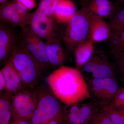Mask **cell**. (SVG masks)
I'll list each match as a JSON object with an SVG mask.
<instances>
[{
  "mask_svg": "<svg viewBox=\"0 0 124 124\" xmlns=\"http://www.w3.org/2000/svg\"><path fill=\"white\" fill-rule=\"evenodd\" d=\"M90 15L87 7H84L64 23L66 25L62 33V39L70 51H74L78 46L89 38Z\"/></svg>",
  "mask_w": 124,
  "mask_h": 124,
  "instance_id": "obj_4",
  "label": "cell"
},
{
  "mask_svg": "<svg viewBox=\"0 0 124 124\" xmlns=\"http://www.w3.org/2000/svg\"><path fill=\"white\" fill-rule=\"evenodd\" d=\"M110 52L115 58L117 68L122 76L124 77V54L113 50H111Z\"/></svg>",
  "mask_w": 124,
  "mask_h": 124,
  "instance_id": "obj_26",
  "label": "cell"
},
{
  "mask_svg": "<svg viewBox=\"0 0 124 124\" xmlns=\"http://www.w3.org/2000/svg\"><path fill=\"white\" fill-rule=\"evenodd\" d=\"M28 24L33 32L46 41L56 36L53 17L36 10L28 16Z\"/></svg>",
  "mask_w": 124,
  "mask_h": 124,
  "instance_id": "obj_9",
  "label": "cell"
},
{
  "mask_svg": "<svg viewBox=\"0 0 124 124\" xmlns=\"http://www.w3.org/2000/svg\"><path fill=\"white\" fill-rule=\"evenodd\" d=\"M92 97L101 107L110 103L119 89L116 78L85 77Z\"/></svg>",
  "mask_w": 124,
  "mask_h": 124,
  "instance_id": "obj_5",
  "label": "cell"
},
{
  "mask_svg": "<svg viewBox=\"0 0 124 124\" xmlns=\"http://www.w3.org/2000/svg\"><path fill=\"white\" fill-rule=\"evenodd\" d=\"M8 0H0V3L1 5L5 4L7 3Z\"/></svg>",
  "mask_w": 124,
  "mask_h": 124,
  "instance_id": "obj_32",
  "label": "cell"
},
{
  "mask_svg": "<svg viewBox=\"0 0 124 124\" xmlns=\"http://www.w3.org/2000/svg\"><path fill=\"white\" fill-rule=\"evenodd\" d=\"M6 85V80L4 73L1 70L0 71V93L5 91Z\"/></svg>",
  "mask_w": 124,
  "mask_h": 124,
  "instance_id": "obj_29",
  "label": "cell"
},
{
  "mask_svg": "<svg viewBox=\"0 0 124 124\" xmlns=\"http://www.w3.org/2000/svg\"><path fill=\"white\" fill-rule=\"evenodd\" d=\"M10 59L20 76L23 88H35L39 85L46 70L28 51L23 47L18 48Z\"/></svg>",
  "mask_w": 124,
  "mask_h": 124,
  "instance_id": "obj_2",
  "label": "cell"
},
{
  "mask_svg": "<svg viewBox=\"0 0 124 124\" xmlns=\"http://www.w3.org/2000/svg\"><path fill=\"white\" fill-rule=\"evenodd\" d=\"M17 2L23 5L28 9H33L36 6L35 1L34 0H16Z\"/></svg>",
  "mask_w": 124,
  "mask_h": 124,
  "instance_id": "obj_28",
  "label": "cell"
},
{
  "mask_svg": "<svg viewBox=\"0 0 124 124\" xmlns=\"http://www.w3.org/2000/svg\"><path fill=\"white\" fill-rule=\"evenodd\" d=\"M18 48L13 31L3 23L0 24V64L4 65Z\"/></svg>",
  "mask_w": 124,
  "mask_h": 124,
  "instance_id": "obj_10",
  "label": "cell"
},
{
  "mask_svg": "<svg viewBox=\"0 0 124 124\" xmlns=\"http://www.w3.org/2000/svg\"><path fill=\"white\" fill-rule=\"evenodd\" d=\"M122 0L123 2H124V0Z\"/></svg>",
  "mask_w": 124,
  "mask_h": 124,
  "instance_id": "obj_35",
  "label": "cell"
},
{
  "mask_svg": "<svg viewBox=\"0 0 124 124\" xmlns=\"http://www.w3.org/2000/svg\"><path fill=\"white\" fill-rule=\"evenodd\" d=\"M84 69L86 73L91 74L92 78H116L114 67L106 54L101 50L94 51L90 59L85 64Z\"/></svg>",
  "mask_w": 124,
  "mask_h": 124,
  "instance_id": "obj_8",
  "label": "cell"
},
{
  "mask_svg": "<svg viewBox=\"0 0 124 124\" xmlns=\"http://www.w3.org/2000/svg\"><path fill=\"white\" fill-rule=\"evenodd\" d=\"M46 54L51 67L59 68L63 66L66 55L60 41L56 36L45 42Z\"/></svg>",
  "mask_w": 124,
  "mask_h": 124,
  "instance_id": "obj_12",
  "label": "cell"
},
{
  "mask_svg": "<svg viewBox=\"0 0 124 124\" xmlns=\"http://www.w3.org/2000/svg\"><path fill=\"white\" fill-rule=\"evenodd\" d=\"M8 3L14 10L20 15L23 16H27L29 14V10L28 9L23 5L17 2L16 0L15 1L8 2Z\"/></svg>",
  "mask_w": 124,
  "mask_h": 124,
  "instance_id": "obj_27",
  "label": "cell"
},
{
  "mask_svg": "<svg viewBox=\"0 0 124 124\" xmlns=\"http://www.w3.org/2000/svg\"><path fill=\"white\" fill-rule=\"evenodd\" d=\"M88 124H113L107 111L103 108L93 116Z\"/></svg>",
  "mask_w": 124,
  "mask_h": 124,
  "instance_id": "obj_24",
  "label": "cell"
},
{
  "mask_svg": "<svg viewBox=\"0 0 124 124\" xmlns=\"http://www.w3.org/2000/svg\"><path fill=\"white\" fill-rule=\"evenodd\" d=\"M86 7L90 13L103 19L110 17L115 11L109 0H93Z\"/></svg>",
  "mask_w": 124,
  "mask_h": 124,
  "instance_id": "obj_18",
  "label": "cell"
},
{
  "mask_svg": "<svg viewBox=\"0 0 124 124\" xmlns=\"http://www.w3.org/2000/svg\"><path fill=\"white\" fill-rule=\"evenodd\" d=\"M13 94L4 91L0 94V124H11L15 120L11 100Z\"/></svg>",
  "mask_w": 124,
  "mask_h": 124,
  "instance_id": "obj_16",
  "label": "cell"
},
{
  "mask_svg": "<svg viewBox=\"0 0 124 124\" xmlns=\"http://www.w3.org/2000/svg\"><path fill=\"white\" fill-rule=\"evenodd\" d=\"M11 124H32L31 117L18 118Z\"/></svg>",
  "mask_w": 124,
  "mask_h": 124,
  "instance_id": "obj_31",
  "label": "cell"
},
{
  "mask_svg": "<svg viewBox=\"0 0 124 124\" xmlns=\"http://www.w3.org/2000/svg\"><path fill=\"white\" fill-rule=\"evenodd\" d=\"M61 0H42L37 10L45 14L53 17L57 6Z\"/></svg>",
  "mask_w": 124,
  "mask_h": 124,
  "instance_id": "obj_22",
  "label": "cell"
},
{
  "mask_svg": "<svg viewBox=\"0 0 124 124\" xmlns=\"http://www.w3.org/2000/svg\"><path fill=\"white\" fill-rule=\"evenodd\" d=\"M95 42L89 38L74 50L76 68L80 70L92 57L94 52Z\"/></svg>",
  "mask_w": 124,
  "mask_h": 124,
  "instance_id": "obj_15",
  "label": "cell"
},
{
  "mask_svg": "<svg viewBox=\"0 0 124 124\" xmlns=\"http://www.w3.org/2000/svg\"></svg>",
  "mask_w": 124,
  "mask_h": 124,
  "instance_id": "obj_36",
  "label": "cell"
},
{
  "mask_svg": "<svg viewBox=\"0 0 124 124\" xmlns=\"http://www.w3.org/2000/svg\"><path fill=\"white\" fill-rule=\"evenodd\" d=\"M109 105L117 110H124V87L120 88Z\"/></svg>",
  "mask_w": 124,
  "mask_h": 124,
  "instance_id": "obj_25",
  "label": "cell"
},
{
  "mask_svg": "<svg viewBox=\"0 0 124 124\" xmlns=\"http://www.w3.org/2000/svg\"><path fill=\"white\" fill-rule=\"evenodd\" d=\"M108 40L111 50L124 54V31L111 32Z\"/></svg>",
  "mask_w": 124,
  "mask_h": 124,
  "instance_id": "obj_21",
  "label": "cell"
},
{
  "mask_svg": "<svg viewBox=\"0 0 124 124\" xmlns=\"http://www.w3.org/2000/svg\"><path fill=\"white\" fill-rule=\"evenodd\" d=\"M121 80L122 81L123 83L124 84V77L122 76V78H121Z\"/></svg>",
  "mask_w": 124,
  "mask_h": 124,
  "instance_id": "obj_33",
  "label": "cell"
},
{
  "mask_svg": "<svg viewBox=\"0 0 124 124\" xmlns=\"http://www.w3.org/2000/svg\"><path fill=\"white\" fill-rule=\"evenodd\" d=\"M37 103V87H23L20 91L14 94L11 106L15 119L31 117L36 109Z\"/></svg>",
  "mask_w": 124,
  "mask_h": 124,
  "instance_id": "obj_6",
  "label": "cell"
},
{
  "mask_svg": "<svg viewBox=\"0 0 124 124\" xmlns=\"http://www.w3.org/2000/svg\"><path fill=\"white\" fill-rule=\"evenodd\" d=\"M69 124V123H68V122H66V123H65V124Z\"/></svg>",
  "mask_w": 124,
  "mask_h": 124,
  "instance_id": "obj_34",
  "label": "cell"
},
{
  "mask_svg": "<svg viewBox=\"0 0 124 124\" xmlns=\"http://www.w3.org/2000/svg\"><path fill=\"white\" fill-rule=\"evenodd\" d=\"M65 121V115L58 116L45 124H60Z\"/></svg>",
  "mask_w": 124,
  "mask_h": 124,
  "instance_id": "obj_30",
  "label": "cell"
},
{
  "mask_svg": "<svg viewBox=\"0 0 124 124\" xmlns=\"http://www.w3.org/2000/svg\"><path fill=\"white\" fill-rule=\"evenodd\" d=\"M107 23L111 32L124 31V9L114 11Z\"/></svg>",
  "mask_w": 124,
  "mask_h": 124,
  "instance_id": "obj_20",
  "label": "cell"
},
{
  "mask_svg": "<svg viewBox=\"0 0 124 124\" xmlns=\"http://www.w3.org/2000/svg\"><path fill=\"white\" fill-rule=\"evenodd\" d=\"M28 16H22L16 13L9 5L8 2L1 5L0 8L1 20L10 26H19L21 28L26 26L28 25Z\"/></svg>",
  "mask_w": 124,
  "mask_h": 124,
  "instance_id": "obj_14",
  "label": "cell"
},
{
  "mask_svg": "<svg viewBox=\"0 0 124 124\" xmlns=\"http://www.w3.org/2000/svg\"><path fill=\"white\" fill-rule=\"evenodd\" d=\"M76 12L73 1L71 0H61L55 8L54 16L59 22L66 23Z\"/></svg>",
  "mask_w": 124,
  "mask_h": 124,
  "instance_id": "obj_17",
  "label": "cell"
},
{
  "mask_svg": "<svg viewBox=\"0 0 124 124\" xmlns=\"http://www.w3.org/2000/svg\"><path fill=\"white\" fill-rule=\"evenodd\" d=\"M102 108L107 111L113 124H124V110L115 109L109 104Z\"/></svg>",
  "mask_w": 124,
  "mask_h": 124,
  "instance_id": "obj_23",
  "label": "cell"
},
{
  "mask_svg": "<svg viewBox=\"0 0 124 124\" xmlns=\"http://www.w3.org/2000/svg\"><path fill=\"white\" fill-rule=\"evenodd\" d=\"M37 106L31 117L32 124H45L55 117L64 115L59 100L48 85L40 84L37 86Z\"/></svg>",
  "mask_w": 124,
  "mask_h": 124,
  "instance_id": "obj_3",
  "label": "cell"
},
{
  "mask_svg": "<svg viewBox=\"0 0 124 124\" xmlns=\"http://www.w3.org/2000/svg\"><path fill=\"white\" fill-rule=\"evenodd\" d=\"M6 80V85L5 91L14 94L23 88L21 79L17 71L10 59L2 69Z\"/></svg>",
  "mask_w": 124,
  "mask_h": 124,
  "instance_id": "obj_13",
  "label": "cell"
},
{
  "mask_svg": "<svg viewBox=\"0 0 124 124\" xmlns=\"http://www.w3.org/2000/svg\"><path fill=\"white\" fill-rule=\"evenodd\" d=\"M46 81L58 99L67 106L92 98L85 78L76 68L59 67L46 78Z\"/></svg>",
  "mask_w": 124,
  "mask_h": 124,
  "instance_id": "obj_1",
  "label": "cell"
},
{
  "mask_svg": "<svg viewBox=\"0 0 124 124\" xmlns=\"http://www.w3.org/2000/svg\"><path fill=\"white\" fill-rule=\"evenodd\" d=\"M89 31V38L94 42H103L108 39L111 34L108 23L103 18L91 13Z\"/></svg>",
  "mask_w": 124,
  "mask_h": 124,
  "instance_id": "obj_11",
  "label": "cell"
},
{
  "mask_svg": "<svg viewBox=\"0 0 124 124\" xmlns=\"http://www.w3.org/2000/svg\"><path fill=\"white\" fill-rule=\"evenodd\" d=\"M22 47L28 51L45 70L51 67L43 39L33 32L29 26L22 28Z\"/></svg>",
  "mask_w": 124,
  "mask_h": 124,
  "instance_id": "obj_7",
  "label": "cell"
},
{
  "mask_svg": "<svg viewBox=\"0 0 124 124\" xmlns=\"http://www.w3.org/2000/svg\"><path fill=\"white\" fill-rule=\"evenodd\" d=\"M99 106L95 102L86 103L81 105L79 113L80 124H88L95 113L100 110Z\"/></svg>",
  "mask_w": 124,
  "mask_h": 124,
  "instance_id": "obj_19",
  "label": "cell"
}]
</instances>
